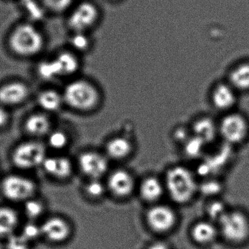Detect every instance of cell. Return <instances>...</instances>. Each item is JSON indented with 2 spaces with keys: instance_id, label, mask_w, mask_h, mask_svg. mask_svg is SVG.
<instances>
[{
  "instance_id": "6da1fadb",
  "label": "cell",
  "mask_w": 249,
  "mask_h": 249,
  "mask_svg": "<svg viewBox=\"0 0 249 249\" xmlns=\"http://www.w3.org/2000/svg\"><path fill=\"white\" fill-rule=\"evenodd\" d=\"M64 104L78 112H90L102 101L99 86L90 79L75 77L67 83L62 92Z\"/></svg>"
},
{
  "instance_id": "7a4b0ae2",
  "label": "cell",
  "mask_w": 249,
  "mask_h": 249,
  "mask_svg": "<svg viewBox=\"0 0 249 249\" xmlns=\"http://www.w3.org/2000/svg\"><path fill=\"white\" fill-rule=\"evenodd\" d=\"M7 40L12 52L23 58L37 55L43 50L45 43L43 34L32 22L16 26Z\"/></svg>"
},
{
  "instance_id": "3957f363",
  "label": "cell",
  "mask_w": 249,
  "mask_h": 249,
  "mask_svg": "<svg viewBox=\"0 0 249 249\" xmlns=\"http://www.w3.org/2000/svg\"><path fill=\"white\" fill-rule=\"evenodd\" d=\"M165 185L171 198L178 204L189 203L197 190L194 175L182 166L174 167L167 172Z\"/></svg>"
},
{
  "instance_id": "277c9868",
  "label": "cell",
  "mask_w": 249,
  "mask_h": 249,
  "mask_svg": "<svg viewBox=\"0 0 249 249\" xmlns=\"http://www.w3.org/2000/svg\"><path fill=\"white\" fill-rule=\"evenodd\" d=\"M102 11L96 3L91 0L75 2L68 12L67 23L71 32H89L100 23Z\"/></svg>"
},
{
  "instance_id": "5b68a950",
  "label": "cell",
  "mask_w": 249,
  "mask_h": 249,
  "mask_svg": "<svg viewBox=\"0 0 249 249\" xmlns=\"http://www.w3.org/2000/svg\"><path fill=\"white\" fill-rule=\"evenodd\" d=\"M3 195L12 202H26L33 198L37 190L35 181L19 174H10L0 184Z\"/></svg>"
},
{
  "instance_id": "8992f818",
  "label": "cell",
  "mask_w": 249,
  "mask_h": 249,
  "mask_svg": "<svg viewBox=\"0 0 249 249\" xmlns=\"http://www.w3.org/2000/svg\"><path fill=\"white\" fill-rule=\"evenodd\" d=\"M46 156L45 146L37 141H25L18 145L11 159L13 165L20 170H32L42 166Z\"/></svg>"
},
{
  "instance_id": "52a82bcc",
  "label": "cell",
  "mask_w": 249,
  "mask_h": 249,
  "mask_svg": "<svg viewBox=\"0 0 249 249\" xmlns=\"http://www.w3.org/2000/svg\"><path fill=\"white\" fill-rule=\"evenodd\" d=\"M221 233L227 241L240 243L249 235V221L241 211H228L219 221Z\"/></svg>"
},
{
  "instance_id": "ba28073f",
  "label": "cell",
  "mask_w": 249,
  "mask_h": 249,
  "mask_svg": "<svg viewBox=\"0 0 249 249\" xmlns=\"http://www.w3.org/2000/svg\"><path fill=\"white\" fill-rule=\"evenodd\" d=\"M218 131L228 143L238 144L244 141L248 135V123L240 114H229L221 121Z\"/></svg>"
},
{
  "instance_id": "9c48e42d",
  "label": "cell",
  "mask_w": 249,
  "mask_h": 249,
  "mask_svg": "<svg viewBox=\"0 0 249 249\" xmlns=\"http://www.w3.org/2000/svg\"><path fill=\"white\" fill-rule=\"evenodd\" d=\"M177 215L169 206L158 205L146 212V220L148 226L154 232L165 233L169 232L177 223Z\"/></svg>"
},
{
  "instance_id": "30bf717a",
  "label": "cell",
  "mask_w": 249,
  "mask_h": 249,
  "mask_svg": "<svg viewBox=\"0 0 249 249\" xmlns=\"http://www.w3.org/2000/svg\"><path fill=\"white\" fill-rule=\"evenodd\" d=\"M80 171L90 179H99L107 171L109 164L103 155L96 152H86L78 159Z\"/></svg>"
},
{
  "instance_id": "8fae6325",
  "label": "cell",
  "mask_w": 249,
  "mask_h": 249,
  "mask_svg": "<svg viewBox=\"0 0 249 249\" xmlns=\"http://www.w3.org/2000/svg\"><path fill=\"white\" fill-rule=\"evenodd\" d=\"M53 59L58 72V77L74 78L81 70L80 55L70 48L60 51L53 57Z\"/></svg>"
},
{
  "instance_id": "7c38bea8",
  "label": "cell",
  "mask_w": 249,
  "mask_h": 249,
  "mask_svg": "<svg viewBox=\"0 0 249 249\" xmlns=\"http://www.w3.org/2000/svg\"><path fill=\"white\" fill-rule=\"evenodd\" d=\"M42 236L51 242L59 244L70 238L71 229L67 220L59 216H52L41 225Z\"/></svg>"
},
{
  "instance_id": "4fadbf2b",
  "label": "cell",
  "mask_w": 249,
  "mask_h": 249,
  "mask_svg": "<svg viewBox=\"0 0 249 249\" xmlns=\"http://www.w3.org/2000/svg\"><path fill=\"white\" fill-rule=\"evenodd\" d=\"M29 95L26 83L19 80L7 82L0 86V105L15 106L23 103Z\"/></svg>"
},
{
  "instance_id": "5bb4252c",
  "label": "cell",
  "mask_w": 249,
  "mask_h": 249,
  "mask_svg": "<svg viewBox=\"0 0 249 249\" xmlns=\"http://www.w3.org/2000/svg\"><path fill=\"white\" fill-rule=\"evenodd\" d=\"M107 185L115 197L125 198L130 196L134 190V179L130 172L124 170L118 169L110 174Z\"/></svg>"
},
{
  "instance_id": "9a60e30c",
  "label": "cell",
  "mask_w": 249,
  "mask_h": 249,
  "mask_svg": "<svg viewBox=\"0 0 249 249\" xmlns=\"http://www.w3.org/2000/svg\"><path fill=\"white\" fill-rule=\"evenodd\" d=\"M42 166L47 174L58 180L67 179L72 173V164L66 156H47Z\"/></svg>"
},
{
  "instance_id": "2e32d148",
  "label": "cell",
  "mask_w": 249,
  "mask_h": 249,
  "mask_svg": "<svg viewBox=\"0 0 249 249\" xmlns=\"http://www.w3.org/2000/svg\"><path fill=\"white\" fill-rule=\"evenodd\" d=\"M212 102L215 108L221 111L231 109L236 102L235 89L231 85L221 83L213 89Z\"/></svg>"
},
{
  "instance_id": "e0dca14e",
  "label": "cell",
  "mask_w": 249,
  "mask_h": 249,
  "mask_svg": "<svg viewBox=\"0 0 249 249\" xmlns=\"http://www.w3.org/2000/svg\"><path fill=\"white\" fill-rule=\"evenodd\" d=\"M51 121L48 115L43 114H34L28 116L24 123L26 133L34 137H42L49 134Z\"/></svg>"
},
{
  "instance_id": "ac0fdd59",
  "label": "cell",
  "mask_w": 249,
  "mask_h": 249,
  "mask_svg": "<svg viewBox=\"0 0 249 249\" xmlns=\"http://www.w3.org/2000/svg\"><path fill=\"white\" fill-rule=\"evenodd\" d=\"M36 101L39 107L48 112L59 111L64 104L62 92L53 89H45L39 92Z\"/></svg>"
},
{
  "instance_id": "d6986e66",
  "label": "cell",
  "mask_w": 249,
  "mask_h": 249,
  "mask_svg": "<svg viewBox=\"0 0 249 249\" xmlns=\"http://www.w3.org/2000/svg\"><path fill=\"white\" fill-rule=\"evenodd\" d=\"M218 230L210 222L202 221L196 223L192 228L191 236L193 241L200 245H207L216 239Z\"/></svg>"
},
{
  "instance_id": "ffe728a7",
  "label": "cell",
  "mask_w": 249,
  "mask_h": 249,
  "mask_svg": "<svg viewBox=\"0 0 249 249\" xmlns=\"http://www.w3.org/2000/svg\"><path fill=\"white\" fill-rule=\"evenodd\" d=\"M19 223V216L14 209L0 207V237L8 238L15 233Z\"/></svg>"
},
{
  "instance_id": "44dd1931",
  "label": "cell",
  "mask_w": 249,
  "mask_h": 249,
  "mask_svg": "<svg viewBox=\"0 0 249 249\" xmlns=\"http://www.w3.org/2000/svg\"><path fill=\"white\" fill-rule=\"evenodd\" d=\"M142 200L149 203H153L160 198L163 193V187L159 179L155 177L145 178L139 188Z\"/></svg>"
},
{
  "instance_id": "7402d4cb",
  "label": "cell",
  "mask_w": 249,
  "mask_h": 249,
  "mask_svg": "<svg viewBox=\"0 0 249 249\" xmlns=\"http://www.w3.org/2000/svg\"><path fill=\"white\" fill-rule=\"evenodd\" d=\"M106 151L108 156L112 159H124L131 153V143L124 137H114L107 144Z\"/></svg>"
},
{
  "instance_id": "603a6c76",
  "label": "cell",
  "mask_w": 249,
  "mask_h": 249,
  "mask_svg": "<svg viewBox=\"0 0 249 249\" xmlns=\"http://www.w3.org/2000/svg\"><path fill=\"white\" fill-rule=\"evenodd\" d=\"M69 44L70 49L81 56L91 50L93 41L89 32H71Z\"/></svg>"
},
{
  "instance_id": "cb8c5ba5",
  "label": "cell",
  "mask_w": 249,
  "mask_h": 249,
  "mask_svg": "<svg viewBox=\"0 0 249 249\" xmlns=\"http://www.w3.org/2000/svg\"><path fill=\"white\" fill-rule=\"evenodd\" d=\"M231 85L234 89L249 90V63L239 64L231 72Z\"/></svg>"
},
{
  "instance_id": "d4e9b609",
  "label": "cell",
  "mask_w": 249,
  "mask_h": 249,
  "mask_svg": "<svg viewBox=\"0 0 249 249\" xmlns=\"http://www.w3.org/2000/svg\"><path fill=\"white\" fill-rule=\"evenodd\" d=\"M216 125L213 121L209 118H203L196 121L194 125V131L196 137L202 140L203 143L212 141L216 136Z\"/></svg>"
},
{
  "instance_id": "484cf974",
  "label": "cell",
  "mask_w": 249,
  "mask_h": 249,
  "mask_svg": "<svg viewBox=\"0 0 249 249\" xmlns=\"http://www.w3.org/2000/svg\"><path fill=\"white\" fill-rule=\"evenodd\" d=\"M22 7L31 22L39 21L45 16L46 9L41 0H20Z\"/></svg>"
},
{
  "instance_id": "4316f807",
  "label": "cell",
  "mask_w": 249,
  "mask_h": 249,
  "mask_svg": "<svg viewBox=\"0 0 249 249\" xmlns=\"http://www.w3.org/2000/svg\"><path fill=\"white\" fill-rule=\"evenodd\" d=\"M36 73L37 76L45 81H51L58 78V73L53 58L40 61L36 67Z\"/></svg>"
},
{
  "instance_id": "83f0119b",
  "label": "cell",
  "mask_w": 249,
  "mask_h": 249,
  "mask_svg": "<svg viewBox=\"0 0 249 249\" xmlns=\"http://www.w3.org/2000/svg\"><path fill=\"white\" fill-rule=\"evenodd\" d=\"M45 9L53 13H68L75 0H41Z\"/></svg>"
},
{
  "instance_id": "f1b7e54d",
  "label": "cell",
  "mask_w": 249,
  "mask_h": 249,
  "mask_svg": "<svg viewBox=\"0 0 249 249\" xmlns=\"http://www.w3.org/2000/svg\"><path fill=\"white\" fill-rule=\"evenodd\" d=\"M44 211L45 206L40 200L33 197L25 202L24 212L31 220L34 221L40 217Z\"/></svg>"
},
{
  "instance_id": "f546056e",
  "label": "cell",
  "mask_w": 249,
  "mask_h": 249,
  "mask_svg": "<svg viewBox=\"0 0 249 249\" xmlns=\"http://www.w3.org/2000/svg\"><path fill=\"white\" fill-rule=\"evenodd\" d=\"M48 142L50 147L55 150H61L68 144V136L64 132L55 130L49 133Z\"/></svg>"
},
{
  "instance_id": "4dcf8cb0",
  "label": "cell",
  "mask_w": 249,
  "mask_h": 249,
  "mask_svg": "<svg viewBox=\"0 0 249 249\" xmlns=\"http://www.w3.org/2000/svg\"><path fill=\"white\" fill-rule=\"evenodd\" d=\"M30 243L21 233H14L7 238L6 249H29Z\"/></svg>"
},
{
  "instance_id": "1f68e13d",
  "label": "cell",
  "mask_w": 249,
  "mask_h": 249,
  "mask_svg": "<svg viewBox=\"0 0 249 249\" xmlns=\"http://www.w3.org/2000/svg\"><path fill=\"white\" fill-rule=\"evenodd\" d=\"M87 195L91 198L98 199L105 194V187L99 179H90L85 187Z\"/></svg>"
},
{
  "instance_id": "d6a6232c",
  "label": "cell",
  "mask_w": 249,
  "mask_h": 249,
  "mask_svg": "<svg viewBox=\"0 0 249 249\" xmlns=\"http://www.w3.org/2000/svg\"><path fill=\"white\" fill-rule=\"evenodd\" d=\"M21 234L30 242L35 241L42 235L41 225H38L31 220V222H28L23 227Z\"/></svg>"
},
{
  "instance_id": "836d02e7",
  "label": "cell",
  "mask_w": 249,
  "mask_h": 249,
  "mask_svg": "<svg viewBox=\"0 0 249 249\" xmlns=\"http://www.w3.org/2000/svg\"><path fill=\"white\" fill-rule=\"evenodd\" d=\"M209 214L212 216L213 219H216L219 222L221 218L227 213L226 208L223 203L216 202V203H212L209 208Z\"/></svg>"
},
{
  "instance_id": "e575fe53",
  "label": "cell",
  "mask_w": 249,
  "mask_h": 249,
  "mask_svg": "<svg viewBox=\"0 0 249 249\" xmlns=\"http://www.w3.org/2000/svg\"><path fill=\"white\" fill-rule=\"evenodd\" d=\"M203 143H204L200 139L196 137L195 140H193L189 143V146H187V153L192 156H197L201 152V146Z\"/></svg>"
},
{
  "instance_id": "d590c367",
  "label": "cell",
  "mask_w": 249,
  "mask_h": 249,
  "mask_svg": "<svg viewBox=\"0 0 249 249\" xmlns=\"http://www.w3.org/2000/svg\"><path fill=\"white\" fill-rule=\"evenodd\" d=\"M10 121V114L5 106L0 105V129L4 128Z\"/></svg>"
},
{
  "instance_id": "8d00e7d4",
  "label": "cell",
  "mask_w": 249,
  "mask_h": 249,
  "mask_svg": "<svg viewBox=\"0 0 249 249\" xmlns=\"http://www.w3.org/2000/svg\"><path fill=\"white\" fill-rule=\"evenodd\" d=\"M147 249H170V247L166 243L163 242V241H156V242L151 244L147 247Z\"/></svg>"
},
{
  "instance_id": "74e56055",
  "label": "cell",
  "mask_w": 249,
  "mask_h": 249,
  "mask_svg": "<svg viewBox=\"0 0 249 249\" xmlns=\"http://www.w3.org/2000/svg\"><path fill=\"white\" fill-rule=\"evenodd\" d=\"M107 1H110V2L112 3H117L120 2V1H122V0H107Z\"/></svg>"
}]
</instances>
